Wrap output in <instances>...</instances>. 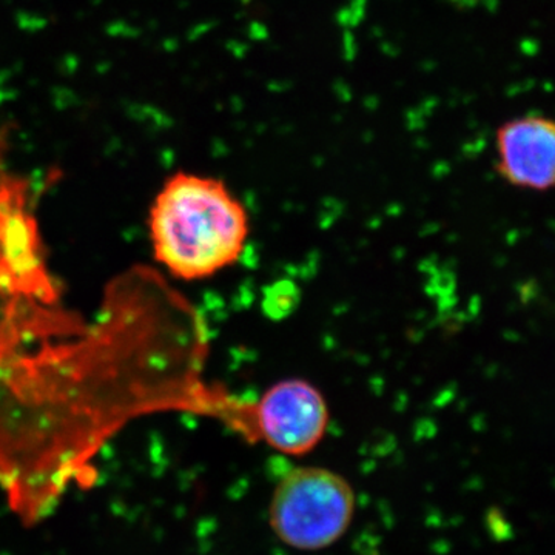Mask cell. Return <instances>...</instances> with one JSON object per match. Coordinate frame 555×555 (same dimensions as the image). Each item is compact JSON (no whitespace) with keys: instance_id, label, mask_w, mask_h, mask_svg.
Masks as SVG:
<instances>
[{"instance_id":"cell-3","label":"cell","mask_w":555,"mask_h":555,"mask_svg":"<svg viewBox=\"0 0 555 555\" xmlns=\"http://www.w3.org/2000/svg\"><path fill=\"white\" fill-rule=\"evenodd\" d=\"M328 422L326 398L302 378L281 379L248 411L250 440L291 456L312 452L326 436Z\"/></svg>"},{"instance_id":"cell-1","label":"cell","mask_w":555,"mask_h":555,"mask_svg":"<svg viewBox=\"0 0 555 555\" xmlns=\"http://www.w3.org/2000/svg\"><path fill=\"white\" fill-rule=\"evenodd\" d=\"M250 233L244 204L217 178L177 173L150 214L160 264L181 280H204L238 261Z\"/></svg>"},{"instance_id":"cell-4","label":"cell","mask_w":555,"mask_h":555,"mask_svg":"<svg viewBox=\"0 0 555 555\" xmlns=\"http://www.w3.org/2000/svg\"><path fill=\"white\" fill-rule=\"evenodd\" d=\"M496 171L514 188L547 192L555 182V124L542 115L506 120L495 134Z\"/></svg>"},{"instance_id":"cell-2","label":"cell","mask_w":555,"mask_h":555,"mask_svg":"<svg viewBox=\"0 0 555 555\" xmlns=\"http://www.w3.org/2000/svg\"><path fill=\"white\" fill-rule=\"evenodd\" d=\"M356 509V491L346 477L327 467L298 466L273 489L269 524L283 545L317 553L345 537Z\"/></svg>"}]
</instances>
